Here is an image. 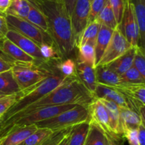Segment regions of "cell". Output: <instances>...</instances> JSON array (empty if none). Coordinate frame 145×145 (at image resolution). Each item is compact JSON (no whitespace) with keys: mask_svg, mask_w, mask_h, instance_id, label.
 <instances>
[{"mask_svg":"<svg viewBox=\"0 0 145 145\" xmlns=\"http://www.w3.org/2000/svg\"><path fill=\"white\" fill-rule=\"evenodd\" d=\"M45 16L49 34L62 59L70 56L76 48L71 18L62 1L28 0Z\"/></svg>","mask_w":145,"mask_h":145,"instance_id":"1","label":"cell"},{"mask_svg":"<svg viewBox=\"0 0 145 145\" xmlns=\"http://www.w3.org/2000/svg\"><path fill=\"white\" fill-rule=\"evenodd\" d=\"M93 100L94 98L93 95L85 88L77 77L72 76L40 100L33 103L21 112L1 124L42 107L62 105H80L88 106Z\"/></svg>","mask_w":145,"mask_h":145,"instance_id":"2","label":"cell"},{"mask_svg":"<svg viewBox=\"0 0 145 145\" xmlns=\"http://www.w3.org/2000/svg\"><path fill=\"white\" fill-rule=\"evenodd\" d=\"M70 77H65L59 71L48 77L35 85L24 90H21V95L19 99L8 109L7 112L0 117V124L25 109L34 102L48 95L63 83Z\"/></svg>","mask_w":145,"mask_h":145,"instance_id":"3","label":"cell"},{"mask_svg":"<svg viewBox=\"0 0 145 145\" xmlns=\"http://www.w3.org/2000/svg\"><path fill=\"white\" fill-rule=\"evenodd\" d=\"M60 61L52 60L35 63L14 64L11 71L20 89L24 90L58 72V64Z\"/></svg>","mask_w":145,"mask_h":145,"instance_id":"4","label":"cell"},{"mask_svg":"<svg viewBox=\"0 0 145 145\" xmlns=\"http://www.w3.org/2000/svg\"><path fill=\"white\" fill-rule=\"evenodd\" d=\"M90 119L88 106L78 105L56 116L35 123L39 128H48L52 131L61 130Z\"/></svg>","mask_w":145,"mask_h":145,"instance_id":"5","label":"cell"},{"mask_svg":"<svg viewBox=\"0 0 145 145\" xmlns=\"http://www.w3.org/2000/svg\"><path fill=\"white\" fill-rule=\"evenodd\" d=\"M5 18L8 28L18 31L22 35L33 41L38 45L48 44L55 45L49 34L25 18L11 15H5Z\"/></svg>","mask_w":145,"mask_h":145,"instance_id":"6","label":"cell"},{"mask_svg":"<svg viewBox=\"0 0 145 145\" xmlns=\"http://www.w3.org/2000/svg\"><path fill=\"white\" fill-rule=\"evenodd\" d=\"M118 27L132 46H139L140 30L133 5L129 0L126 2L121 21Z\"/></svg>","mask_w":145,"mask_h":145,"instance_id":"7","label":"cell"},{"mask_svg":"<svg viewBox=\"0 0 145 145\" xmlns=\"http://www.w3.org/2000/svg\"><path fill=\"white\" fill-rule=\"evenodd\" d=\"M131 47L132 45L117 27L113 31L110 42L96 66L108 65L112 61L123 55Z\"/></svg>","mask_w":145,"mask_h":145,"instance_id":"8","label":"cell"},{"mask_svg":"<svg viewBox=\"0 0 145 145\" xmlns=\"http://www.w3.org/2000/svg\"><path fill=\"white\" fill-rule=\"evenodd\" d=\"M90 1L91 0H76L71 15V22L76 45L88 24Z\"/></svg>","mask_w":145,"mask_h":145,"instance_id":"9","label":"cell"},{"mask_svg":"<svg viewBox=\"0 0 145 145\" xmlns=\"http://www.w3.org/2000/svg\"><path fill=\"white\" fill-rule=\"evenodd\" d=\"M0 54L11 62L13 65L17 63L29 64L41 62L30 56L7 38L0 43Z\"/></svg>","mask_w":145,"mask_h":145,"instance_id":"10","label":"cell"},{"mask_svg":"<svg viewBox=\"0 0 145 145\" xmlns=\"http://www.w3.org/2000/svg\"><path fill=\"white\" fill-rule=\"evenodd\" d=\"M6 38L12 41L14 44L18 45L22 51L26 53L30 56L36 59L37 61H46L42 58L41 55L39 45L33 41L22 35L18 31L8 28V31H7V35H6Z\"/></svg>","mask_w":145,"mask_h":145,"instance_id":"11","label":"cell"},{"mask_svg":"<svg viewBox=\"0 0 145 145\" xmlns=\"http://www.w3.org/2000/svg\"><path fill=\"white\" fill-rule=\"evenodd\" d=\"M88 109L90 120L99 125L106 134L112 136L108 113L101 101L94 98V100L88 105Z\"/></svg>","mask_w":145,"mask_h":145,"instance_id":"12","label":"cell"},{"mask_svg":"<svg viewBox=\"0 0 145 145\" xmlns=\"http://www.w3.org/2000/svg\"><path fill=\"white\" fill-rule=\"evenodd\" d=\"M38 129L35 124L11 128L0 136V145H19Z\"/></svg>","mask_w":145,"mask_h":145,"instance_id":"13","label":"cell"},{"mask_svg":"<svg viewBox=\"0 0 145 145\" xmlns=\"http://www.w3.org/2000/svg\"><path fill=\"white\" fill-rule=\"evenodd\" d=\"M76 77L93 97L97 85L95 68L84 63L76 62Z\"/></svg>","mask_w":145,"mask_h":145,"instance_id":"14","label":"cell"},{"mask_svg":"<svg viewBox=\"0 0 145 145\" xmlns=\"http://www.w3.org/2000/svg\"><path fill=\"white\" fill-rule=\"evenodd\" d=\"M93 98L96 99H104L112 101L117 104L119 107L129 108L126 98L113 87L97 84L93 94Z\"/></svg>","mask_w":145,"mask_h":145,"instance_id":"15","label":"cell"},{"mask_svg":"<svg viewBox=\"0 0 145 145\" xmlns=\"http://www.w3.org/2000/svg\"><path fill=\"white\" fill-rule=\"evenodd\" d=\"M113 31L114 30L111 29L109 27L103 25V24H101L94 45L95 65H96V66L99 63L105 50L106 49L109 42H110Z\"/></svg>","mask_w":145,"mask_h":145,"instance_id":"16","label":"cell"},{"mask_svg":"<svg viewBox=\"0 0 145 145\" xmlns=\"http://www.w3.org/2000/svg\"><path fill=\"white\" fill-rule=\"evenodd\" d=\"M136 48L137 47L132 46L123 55L116 58L115 61H112L106 66L108 67L110 69H111L120 76L133 65V61H134L135 55Z\"/></svg>","mask_w":145,"mask_h":145,"instance_id":"17","label":"cell"},{"mask_svg":"<svg viewBox=\"0 0 145 145\" xmlns=\"http://www.w3.org/2000/svg\"><path fill=\"white\" fill-rule=\"evenodd\" d=\"M107 109L110 119L111 134L114 139L123 136L120 127V107L112 101L104 99H99Z\"/></svg>","mask_w":145,"mask_h":145,"instance_id":"18","label":"cell"},{"mask_svg":"<svg viewBox=\"0 0 145 145\" xmlns=\"http://www.w3.org/2000/svg\"><path fill=\"white\" fill-rule=\"evenodd\" d=\"M141 123L143 122L137 112L130 108L120 107V127L122 134L126 129H137Z\"/></svg>","mask_w":145,"mask_h":145,"instance_id":"19","label":"cell"},{"mask_svg":"<svg viewBox=\"0 0 145 145\" xmlns=\"http://www.w3.org/2000/svg\"><path fill=\"white\" fill-rule=\"evenodd\" d=\"M95 71L97 84L113 88L122 82L120 75L106 65L96 66Z\"/></svg>","mask_w":145,"mask_h":145,"instance_id":"20","label":"cell"},{"mask_svg":"<svg viewBox=\"0 0 145 145\" xmlns=\"http://www.w3.org/2000/svg\"><path fill=\"white\" fill-rule=\"evenodd\" d=\"M132 4L140 30L139 46L145 49V0H129Z\"/></svg>","mask_w":145,"mask_h":145,"instance_id":"21","label":"cell"},{"mask_svg":"<svg viewBox=\"0 0 145 145\" xmlns=\"http://www.w3.org/2000/svg\"><path fill=\"white\" fill-rule=\"evenodd\" d=\"M90 127V119L74 125L69 132V145H84Z\"/></svg>","mask_w":145,"mask_h":145,"instance_id":"22","label":"cell"},{"mask_svg":"<svg viewBox=\"0 0 145 145\" xmlns=\"http://www.w3.org/2000/svg\"><path fill=\"white\" fill-rule=\"evenodd\" d=\"M21 90L11 70L0 73V93L9 95Z\"/></svg>","mask_w":145,"mask_h":145,"instance_id":"23","label":"cell"},{"mask_svg":"<svg viewBox=\"0 0 145 145\" xmlns=\"http://www.w3.org/2000/svg\"><path fill=\"white\" fill-rule=\"evenodd\" d=\"M25 19H26L31 24H34L37 27L40 28L41 30L45 31V33L49 34V27H48L46 17L38 7H36L31 3H30L29 12H28V15Z\"/></svg>","mask_w":145,"mask_h":145,"instance_id":"24","label":"cell"},{"mask_svg":"<svg viewBox=\"0 0 145 145\" xmlns=\"http://www.w3.org/2000/svg\"><path fill=\"white\" fill-rule=\"evenodd\" d=\"M106 132L90 120V127L84 145H105Z\"/></svg>","mask_w":145,"mask_h":145,"instance_id":"25","label":"cell"},{"mask_svg":"<svg viewBox=\"0 0 145 145\" xmlns=\"http://www.w3.org/2000/svg\"><path fill=\"white\" fill-rule=\"evenodd\" d=\"M101 24L98 22L96 20L89 22L84 29L79 41L76 45V48L79 45L84 44H91L95 45L96 37H97L98 33H99V28H100Z\"/></svg>","mask_w":145,"mask_h":145,"instance_id":"26","label":"cell"},{"mask_svg":"<svg viewBox=\"0 0 145 145\" xmlns=\"http://www.w3.org/2000/svg\"><path fill=\"white\" fill-rule=\"evenodd\" d=\"M76 48H78V56L76 62L89 64L95 68L94 45L86 43L78 45Z\"/></svg>","mask_w":145,"mask_h":145,"instance_id":"27","label":"cell"},{"mask_svg":"<svg viewBox=\"0 0 145 145\" xmlns=\"http://www.w3.org/2000/svg\"><path fill=\"white\" fill-rule=\"evenodd\" d=\"M30 10V3L28 0H11V4L5 15H11L25 18Z\"/></svg>","mask_w":145,"mask_h":145,"instance_id":"28","label":"cell"},{"mask_svg":"<svg viewBox=\"0 0 145 145\" xmlns=\"http://www.w3.org/2000/svg\"><path fill=\"white\" fill-rule=\"evenodd\" d=\"M96 20L100 24L106 26L113 30L116 29L118 26L113 10L109 1L106 4V7L103 9V10L101 11Z\"/></svg>","mask_w":145,"mask_h":145,"instance_id":"29","label":"cell"},{"mask_svg":"<svg viewBox=\"0 0 145 145\" xmlns=\"http://www.w3.org/2000/svg\"><path fill=\"white\" fill-rule=\"evenodd\" d=\"M53 131L48 128H39L33 132L31 135L26 138L25 141L23 142L24 145H40L42 144L45 139L49 137L52 133Z\"/></svg>","mask_w":145,"mask_h":145,"instance_id":"30","label":"cell"},{"mask_svg":"<svg viewBox=\"0 0 145 145\" xmlns=\"http://www.w3.org/2000/svg\"><path fill=\"white\" fill-rule=\"evenodd\" d=\"M76 61L72 58H67L61 60L58 64V70L65 77L76 76Z\"/></svg>","mask_w":145,"mask_h":145,"instance_id":"31","label":"cell"},{"mask_svg":"<svg viewBox=\"0 0 145 145\" xmlns=\"http://www.w3.org/2000/svg\"><path fill=\"white\" fill-rule=\"evenodd\" d=\"M120 79L123 82L145 83V78L140 74V72L133 65L125 73L120 75Z\"/></svg>","mask_w":145,"mask_h":145,"instance_id":"32","label":"cell"},{"mask_svg":"<svg viewBox=\"0 0 145 145\" xmlns=\"http://www.w3.org/2000/svg\"><path fill=\"white\" fill-rule=\"evenodd\" d=\"M39 45L40 51L42 58L46 61L52 60H62L59 54L54 45L48 44H42Z\"/></svg>","mask_w":145,"mask_h":145,"instance_id":"33","label":"cell"},{"mask_svg":"<svg viewBox=\"0 0 145 145\" xmlns=\"http://www.w3.org/2000/svg\"><path fill=\"white\" fill-rule=\"evenodd\" d=\"M21 95V90L16 93L9 95H6L0 98V117H2L8 109L14 105V104L18 100Z\"/></svg>","mask_w":145,"mask_h":145,"instance_id":"34","label":"cell"},{"mask_svg":"<svg viewBox=\"0 0 145 145\" xmlns=\"http://www.w3.org/2000/svg\"><path fill=\"white\" fill-rule=\"evenodd\" d=\"M108 2V0H91L88 24L96 19L99 14L106 7Z\"/></svg>","mask_w":145,"mask_h":145,"instance_id":"35","label":"cell"},{"mask_svg":"<svg viewBox=\"0 0 145 145\" xmlns=\"http://www.w3.org/2000/svg\"><path fill=\"white\" fill-rule=\"evenodd\" d=\"M144 49L140 46L136 48L135 55L133 61V66L145 78V58Z\"/></svg>","mask_w":145,"mask_h":145,"instance_id":"36","label":"cell"},{"mask_svg":"<svg viewBox=\"0 0 145 145\" xmlns=\"http://www.w3.org/2000/svg\"><path fill=\"white\" fill-rule=\"evenodd\" d=\"M72 127L61 129V130L55 131L49 137L47 138V139L40 145H57L60 142V141L62 140L67 134L69 133Z\"/></svg>","mask_w":145,"mask_h":145,"instance_id":"37","label":"cell"},{"mask_svg":"<svg viewBox=\"0 0 145 145\" xmlns=\"http://www.w3.org/2000/svg\"><path fill=\"white\" fill-rule=\"evenodd\" d=\"M127 0H108L114 12L118 24H120L123 16V11Z\"/></svg>","mask_w":145,"mask_h":145,"instance_id":"38","label":"cell"},{"mask_svg":"<svg viewBox=\"0 0 145 145\" xmlns=\"http://www.w3.org/2000/svg\"><path fill=\"white\" fill-rule=\"evenodd\" d=\"M124 136L130 145H140L137 139V129H128L123 132Z\"/></svg>","mask_w":145,"mask_h":145,"instance_id":"39","label":"cell"},{"mask_svg":"<svg viewBox=\"0 0 145 145\" xmlns=\"http://www.w3.org/2000/svg\"><path fill=\"white\" fill-rule=\"evenodd\" d=\"M8 31V27L6 21L5 15L0 13V43L6 38V35Z\"/></svg>","mask_w":145,"mask_h":145,"instance_id":"40","label":"cell"},{"mask_svg":"<svg viewBox=\"0 0 145 145\" xmlns=\"http://www.w3.org/2000/svg\"><path fill=\"white\" fill-rule=\"evenodd\" d=\"M13 64L0 54V73L12 69Z\"/></svg>","mask_w":145,"mask_h":145,"instance_id":"41","label":"cell"},{"mask_svg":"<svg viewBox=\"0 0 145 145\" xmlns=\"http://www.w3.org/2000/svg\"><path fill=\"white\" fill-rule=\"evenodd\" d=\"M137 139L140 145H145V125L144 123L140 124L137 128Z\"/></svg>","mask_w":145,"mask_h":145,"instance_id":"42","label":"cell"},{"mask_svg":"<svg viewBox=\"0 0 145 145\" xmlns=\"http://www.w3.org/2000/svg\"><path fill=\"white\" fill-rule=\"evenodd\" d=\"M76 0H62V2L65 4V7H66V9L67 11L68 14L69 15L71 18V15H72V11H73L74 7V4L76 3Z\"/></svg>","mask_w":145,"mask_h":145,"instance_id":"43","label":"cell"},{"mask_svg":"<svg viewBox=\"0 0 145 145\" xmlns=\"http://www.w3.org/2000/svg\"><path fill=\"white\" fill-rule=\"evenodd\" d=\"M11 0H0V13L4 14L8 9Z\"/></svg>","mask_w":145,"mask_h":145,"instance_id":"44","label":"cell"},{"mask_svg":"<svg viewBox=\"0 0 145 145\" xmlns=\"http://www.w3.org/2000/svg\"><path fill=\"white\" fill-rule=\"evenodd\" d=\"M105 145H118L116 142V139L111 136L110 135L106 133V140H105Z\"/></svg>","mask_w":145,"mask_h":145,"instance_id":"45","label":"cell"},{"mask_svg":"<svg viewBox=\"0 0 145 145\" xmlns=\"http://www.w3.org/2000/svg\"><path fill=\"white\" fill-rule=\"evenodd\" d=\"M69 133L67 134L62 140L60 141L57 145H69Z\"/></svg>","mask_w":145,"mask_h":145,"instance_id":"46","label":"cell"},{"mask_svg":"<svg viewBox=\"0 0 145 145\" xmlns=\"http://www.w3.org/2000/svg\"><path fill=\"white\" fill-rule=\"evenodd\" d=\"M48 1H62V0H48Z\"/></svg>","mask_w":145,"mask_h":145,"instance_id":"47","label":"cell"},{"mask_svg":"<svg viewBox=\"0 0 145 145\" xmlns=\"http://www.w3.org/2000/svg\"><path fill=\"white\" fill-rule=\"evenodd\" d=\"M4 96H6V95H3V94H1V93H0V98H3V97H4Z\"/></svg>","mask_w":145,"mask_h":145,"instance_id":"48","label":"cell"},{"mask_svg":"<svg viewBox=\"0 0 145 145\" xmlns=\"http://www.w3.org/2000/svg\"><path fill=\"white\" fill-rule=\"evenodd\" d=\"M19 145H24V144H23V143H21V144H19Z\"/></svg>","mask_w":145,"mask_h":145,"instance_id":"49","label":"cell"}]
</instances>
